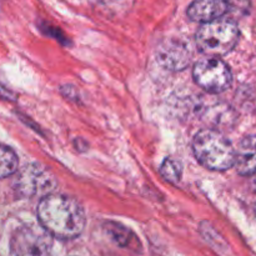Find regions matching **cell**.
I'll return each mask as SVG.
<instances>
[{
	"label": "cell",
	"instance_id": "obj_7",
	"mask_svg": "<svg viewBox=\"0 0 256 256\" xmlns=\"http://www.w3.org/2000/svg\"><path fill=\"white\" fill-rule=\"evenodd\" d=\"M192 50L179 39H168L156 49V60L162 68L172 72H182L192 62Z\"/></svg>",
	"mask_w": 256,
	"mask_h": 256
},
{
	"label": "cell",
	"instance_id": "obj_3",
	"mask_svg": "<svg viewBox=\"0 0 256 256\" xmlns=\"http://www.w3.org/2000/svg\"><path fill=\"white\" fill-rule=\"evenodd\" d=\"M239 28L228 19L204 22L196 32V45L208 56H222L232 52L239 42Z\"/></svg>",
	"mask_w": 256,
	"mask_h": 256
},
{
	"label": "cell",
	"instance_id": "obj_4",
	"mask_svg": "<svg viewBox=\"0 0 256 256\" xmlns=\"http://www.w3.org/2000/svg\"><path fill=\"white\" fill-rule=\"evenodd\" d=\"M58 182L54 175L42 165L32 162L18 172L14 188L22 198H44L55 192Z\"/></svg>",
	"mask_w": 256,
	"mask_h": 256
},
{
	"label": "cell",
	"instance_id": "obj_12",
	"mask_svg": "<svg viewBox=\"0 0 256 256\" xmlns=\"http://www.w3.org/2000/svg\"><path fill=\"white\" fill-rule=\"evenodd\" d=\"M182 165L178 160L172 159V158H168L164 160V162L162 164L160 168V174L164 178L166 182H172V184H178L180 182V178H182Z\"/></svg>",
	"mask_w": 256,
	"mask_h": 256
},
{
	"label": "cell",
	"instance_id": "obj_1",
	"mask_svg": "<svg viewBox=\"0 0 256 256\" xmlns=\"http://www.w3.org/2000/svg\"><path fill=\"white\" fill-rule=\"evenodd\" d=\"M39 224L48 234L60 240L79 236L85 228V212L72 196L52 194L42 198L36 209Z\"/></svg>",
	"mask_w": 256,
	"mask_h": 256
},
{
	"label": "cell",
	"instance_id": "obj_10",
	"mask_svg": "<svg viewBox=\"0 0 256 256\" xmlns=\"http://www.w3.org/2000/svg\"><path fill=\"white\" fill-rule=\"evenodd\" d=\"M104 230L108 236L122 249L132 250L134 252H142V244L132 230L125 225L115 222H108L104 224Z\"/></svg>",
	"mask_w": 256,
	"mask_h": 256
},
{
	"label": "cell",
	"instance_id": "obj_11",
	"mask_svg": "<svg viewBox=\"0 0 256 256\" xmlns=\"http://www.w3.org/2000/svg\"><path fill=\"white\" fill-rule=\"evenodd\" d=\"M19 159L12 149L0 144V179L12 176L18 172Z\"/></svg>",
	"mask_w": 256,
	"mask_h": 256
},
{
	"label": "cell",
	"instance_id": "obj_2",
	"mask_svg": "<svg viewBox=\"0 0 256 256\" xmlns=\"http://www.w3.org/2000/svg\"><path fill=\"white\" fill-rule=\"evenodd\" d=\"M192 152L204 168L225 172L234 165L235 149L232 142L212 129L200 130L192 139Z\"/></svg>",
	"mask_w": 256,
	"mask_h": 256
},
{
	"label": "cell",
	"instance_id": "obj_14",
	"mask_svg": "<svg viewBox=\"0 0 256 256\" xmlns=\"http://www.w3.org/2000/svg\"><path fill=\"white\" fill-rule=\"evenodd\" d=\"M255 210H256V208H255Z\"/></svg>",
	"mask_w": 256,
	"mask_h": 256
},
{
	"label": "cell",
	"instance_id": "obj_5",
	"mask_svg": "<svg viewBox=\"0 0 256 256\" xmlns=\"http://www.w3.org/2000/svg\"><path fill=\"white\" fill-rule=\"evenodd\" d=\"M195 82L212 94H220L232 85V70L225 62L215 56H208L195 62L192 69Z\"/></svg>",
	"mask_w": 256,
	"mask_h": 256
},
{
	"label": "cell",
	"instance_id": "obj_13",
	"mask_svg": "<svg viewBox=\"0 0 256 256\" xmlns=\"http://www.w3.org/2000/svg\"><path fill=\"white\" fill-rule=\"evenodd\" d=\"M0 99L14 100V94L2 82H0Z\"/></svg>",
	"mask_w": 256,
	"mask_h": 256
},
{
	"label": "cell",
	"instance_id": "obj_8",
	"mask_svg": "<svg viewBox=\"0 0 256 256\" xmlns=\"http://www.w3.org/2000/svg\"><path fill=\"white\" fill-rule=\"evenodd\" d=\"M226 0H194L188 8V16L192 22H209L220 19L228 12Z\"/></svg>",
	"mask_w": 256,
	"mask_h": 256
},
{
	"label": "cell",
	"instance_id": "obj_9",
	"mask_svg": "<svg viewBox=\"0 0 256 256\" xmlns=\"http://www.w3.org/2000/svg\"><path fill=\"white\" fill-rule=\"evenodd\" d=\"M234 165L240 175L256 174V135H249L240 142L235 152Z\"/></svg>",
	"mask_w": 256,
	"mask_h": 256
},
{
	"label": "cell",
	"instance_id": "obj_6",
	"mask_svg": "<svg viewBox=\"0 0 256 256\" xmlns=\"http://www.w3.org/2000/svg\"><path fill=\"white\" fill-rule=\"evenodd\" d=\"M12 256H52V236L42 226H22L12 234Z\"/></svg>",
	"mask_w": 256,
	"mask_h": 256
}]
</instances>
